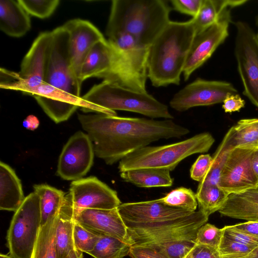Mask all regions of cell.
Returning <instances> with one entry per match:
<instances>
[{
	"label": "cell",
	"instance_id": "6da1fadb",
	"mask_svg": "<svg viewBox=\"0 0 258 258\" xmlns=\"http://www.w3.org/2000/svg\"><path fill=\"white\" fill-rule=\"evenodd\" d=\"M91 140L95 155L112 165L137 150L161 139L180 138L189 130L172 119L119 117L103 113H78Z\"/></svg>",
	"mask_w": 258,
	"mask_h": 258
},
{
	"label": "cell",
	"instance_id": "7a4b0ae2",
	"mask_svg": "<svg viewBox=\"0 0 258 258\" xmlns=\"http://www.w3.org/2000/svg\"><path fill=\"white\" fill-rule=\"evenodd\" d=\"M196 32L191 20L171 21L149 47L147 76L153 86L178 85Z\"/></svg>",
	"mask_w": 258,
	"mask_h": 258
},
{
	"label": "cell",
	"instance_id": "3957f363",
	"mask_svg": "<svg viewBox=\"0 0 258 258\" xmlns=\"http://www.w3.org/2000/svg\"><path fill=\"white\" fill-rule=\"evenodd\" d=\"M170 8L162 0H113L106 35L128 33L150 46L170 22Z\"/></svg>",
	"mask_w": 258,
	"mask_h": 258
},
{
	"label": "cell",
	"instance_id": "277c9868",
	"mask_svg": "<svg viewBox=\"0 0 258 258\" xmlns=\"http://www.w3.org/2000/svg\"><path fill=\"white\" fill-rule=\"evenodd\" d=\"M215 139L208 132L196 135L185 140L159 146H146L123 158L118 166L120 172L140 168L173 170L185 158L208 152Z\"/></svg>",
	"mask_w": 258,
	"mask_h": 258
},
{
	"label": "cell",
	"instance_id": "5b68a950",
	"mask_svg": "<svg viewBox=\"0 0 258 258\" xmlns=\"http://www.w3.org/2000/svg\"><path fill=\"white\" fill-rule=\"evenodd\" d=\"M82 98L88 102L113 111L133 112L151 118H174L166 105L147 92L136 91L106 80L94 85Z\"/></svg>",
	"mask_w": 258,
	"mask_h": 258
},
{
	"label": "cell",
	"instance_id": "8992f818",
	"mask_svg": "<svg viewBox=\"0 0 258 258\" xmlns=\"http://www.w3.org/2000/svg\"><path fill=\"white\" fill-rule=\"evenodd\" d=\"M117 209L128 236L150 233L174 226L195 212L166 205L160 199L123 203Z\"/></svg>",
	"mask_w": 258,
	"mask_h": 258
},
{
	"label": "cell",
	"instance_id": "52a82bcc",
	"mask_svg": "<svg viewBox=\"0 0 258 258\" xmlns=\"http://www.w3.org/2000/svg\"><path fill=\"white\" fill-rule=\"evenodd\" d=\"M41 227L40 200L30 193L15 212L7 231L9 254L13 258H31Z\"/></svg>",
	"mask_w": 258,
	"mask_h": 258
},
{
	"label": "cell",
	"instance_id": "ba28073f",
	"mask_svg": "<svg viewBox=\"0 0 258 258\" xmlns=\"http://www.w3.org/2000/svg\"><path fill=\"white\" fill-rule=\"evenodd\" d=\"M50 32L44 83L81 97L82 84L75 76L71 62L69 32L63 26Z\"/></svg>",
	"mask_w": 258,
	"mask_h": 258
},
{
	"label": "cell",
	"instance_id": "9c48e42d",
	"mask_svg": "<svg viewBox=\"0 0 258 258\" xmlns=\"http://www.w3.org/2000/svg\"><path fill=\"white\" fill-rule=\"evenodd\" d=\"M235 55L244 88L243 94L258 108V39L245 22L235 23Z\"/></svg>",
	"mask_w": 258,
	"mask_h": 258
},
{
	"label": "cell",
	"instance_id": "30bf717a",
	"mask_svg": "<svg viewBox=\"0 0 258 258\" xmlns=\"http://www.w3.org/2000/svg\"><path fill=\"white\" fill-rule=\"evenodd\" d=\"M45 113L55 123L68 120L78 108L85 112L116 116L115 111L98 106L78 97L43 83L31 95Z\"/></svg>",
	"mask_w": 258,
	"mask_h": 258
},
{
	"label": "cell",
	"instance_id": "8fae6325",
	"mask_svg": "<svg viewBox=\"0 0 258 258\" xmlns=\"http://www.w3.org/2000/svg\"><path fill=\"white\" fill-rule=\"evenodd\" d=\"M51 40V32L40 33L22 59L16 81L0 85L3 89L21 91L31 95L34 90L44 83Z\"/></svg>",
	"mask_w": 258,
	"mask_h": 258
},
{
	"label": "cell",
	"instance_id": "7c38bea8",
	"mask_svg": "<svg viewBox=\"0 0 258 258\" xmlns=\"http://www.w3.org/2000/svg\"><path fill=\"white\" fill-rule=\"evenodd\" d=\"M237 94V90L229 82L198 78L176 93L169 105L182 112L194 107L221 103L228 95Z\"/></svg>",
	"mask_w": 258,
	"mask_h": 258
},
{
	"label": "cell",
	"instance_id": "4fadbf2b",
	"mask_svg": "<svg viewBox=\"0 0 258 258\" xmlns=\"http://www.w3.org/2000/svg\"><path fill=\"white\" fill-rule=\"evenodd\" d=\"M67 195L74 216L85 209H112L121 204L116 191L95 176L73 181Z\"/></svg>",
	"mask_w": 258,
	"mask_h": 258
},
{
	"label": "cell",
	"instance_id": "5bb4252c",
	"mask_svg": "<svg viewBox=\"0 0 258 258\" xmlns=\"http://www.w3.org/2000/svg\"><path fill=\"white\" fill-rule=\"evenodd\" d=\"M94 154L93 144L88 134L76 132L69 139L59 155L57 175L66 180L82 178L91 169Z\"/></svg>",
	"mask_w": 258,
	"mask_h": 258
},
{
	"label": "cell",
	"instance_id": "9a60e30c",
	"mask_svg": "<svg viewBox=\"0 0 258 258\" xmlns=\"http://www.w3.org/2000/svg\"><path fill=\"white\" fill-rule=\"evenodd\" d=\"M254 149L237 147L229 152L218 183L229 195L243 192L258 185L251 165Z\"/></svg>",
	"mask_w": 258,
	"mask_h": 258
},
{
	"label": "cell",
	"instance_id": "2e32d148",
	"mask_svg": "<svg viewBox=\"0 0 258 258\" xmlns=\"http://www.w3.org/2000/svg\"><path fill=\"white\" fill-rule=\"evenodd\" d=\"M231 21L229 9L225 10L219 20L205 31L197 34L192 40L183 70L185 81L201 67L228 36Z\"/></svg>",
	"mask_w": 258,
	"mask_h": 258
},
{
	"label": "cell",
	"instance_id": "e0dca14e",
	"mask_svg": "<svg viewBox=\"0 0 258 258\" xmlns=\"http://www.w3.org/2000/svg\"><path fill=\"white\" fill-rule=\"evenodd\" d=\"M62 26L69 34L72 67L79 81L81 67L86 55L95 44L105 38L97 27L87 20L74 19L67 21Z\"/></svg>",
	"mask_w": 258,
	"mask_h": 258
},
{
	"label": "cell",
	"instance_id": "ac0fdd59",
	"mask_svg": "<svg viewBox=\"0 0 258 258\" xmlns=\"http://www.w3.org/2000/svg\"><path fill=\"white\" fill-rule=\"evenodd\" d=\"M74 219L98 235L112 236L130 244L127 228L117 208L109 210L85 209L75 214Z\"/></svg>",
	"mask_w": 258,
	"mask_h": 258
},
{
	"label": "cell",
	"instance_id": "d6986e66",
	"mask_svg": "<svg viewBox=\"0 0 258 258\" xmlns=\"http://www.w3.org/2000/svg\"><path fill=\"white\" fill-rule=\"evenodd\" d=\"M118 60L117 50L107 39L97 42L82 64L79 77L80 83L92 77L110 81L118 70Z\"/></svg>",
	"mask_w": 258,
	"mask_h": 258
},
{
	"label": "cell",
	"instance_id": "ffe728a7",
	"mask_svg": "<svg viewBox=\"0 0 258 258\" xmlns=\"http://www.w3.org/2000/svg\"><path fill=\"white\" fill-rule=\"evenodd\" d=\"M120 54L127 68L144 88L147 76L149 47L128 33L119 34L107 39Z\"/></svg>",
	"mask_w": 258,
	"mask_h": 258
},
{
	"label": "cell",
	"instance_id": "44dd1931",
	"mask_svg": "<svg viewBox=\"0 0 258 258\" xmlns=\"http://www.w3.org/2000/svg\"><path fill=\"white\" fill-rule=\"evenodd\" d=\"M30 15L18 1H0V29L7 35L19 38L31 28Z\"/></svg>",
	"mask_w": 258,
	"mask_h": 258
},
{
	"label": "cell",
	"instance_id": "7402d4cb",
	"mask_svg": "<svg viewBox=\"0 0 258 258\" xmlns=\"http://www.w3.org/2000/svg\"><path fill=\"white\" fill-rule=\"evenodd\" d=\"M218 212L232 218L258 221V185L243 192L229 195Z\"/></svg>",
	"mask_w": 258,
	"mask_h": 258
},
{
	"label": "cell",
	"instance_id": "603a6c76",
	"mask_svg": "<svg viewBox=\"0 0 258 258\" xmlns=\"http://www.w3.org/2000/svg\"><path fill=\"white\" fill-rule=\"evenodd\" d=\"M20 179L9 165L0 162V209L16 212L24 202Z\"/></svg>",
	"mask_w": 258,
	"mask_h": 258
},
{
	"label": "cell",
	"instance_id": "cb8c5ba5",
	"mask_svg": "<svg viewBox=\"0 0 258 258\" xmlns=\"http://www.w3.org/2000/svg\"><path fill=\"white\" fill-rule=\"evenodd\" d=\"M74 212L68 196L59 212L55 236V248L57 258H67L76 249L74 241Z\"/></svg>",
	"mask_w": 258,
	"mask_h": 258
},
{
	"label": "cell",
	"instance_id": "d4e9b609",
	"mask_svg": "<svg viewBox=\"0 0 258 258\" xmlns=\"http://www.w3.org/2000/svg\"><path fill=\"white\" fill-rule=\"evenodd\" d=\"M246 2L245 0H203L198 15L191 19L196 34L205 31L217 22L225 10Z\"/></svg>",
	"mask_w": 258,
	"mask_h": 258
},
{
	"label": "cell",
	"instance_id": "484cf974",
	"mask_svg": "<svg viewBox=\"0 0 258 258\" xmlns=\"http://www.w3.org/2000/svg\"><path fill=\"white\" fill-rule=\"evenodd\" d=\"M170 172L164 169L140 168L120 172V176L124 181L140 187H169L173 183Z\"/></svg>",
	"mask_w": 258,
	"mask_h": 258
},
{
	"label": "cell",
	"instance_id": "4316f807",
	"mask_svg": "<svg viewBox=\"0 0 258 258\" xmlns=\"http://www.w3.org/2000/svg\"><path fill=\"white\" fill-rule=\"evenodd\" d=\"M33 188L39 197L42 226L50 217L59 212L66 194L46 184H35Z\"/></svg>",
	"mask_w": 258,
	"mask_h": 258
},
{
	"label": "cell",
	"instance_id": "83f0119b",
	"mask_svg": "<svg viewBox=\"0 0 258 258\" xmlns=\"http://www.w3.org/2000/svg\"><path fill=\"white\" fill-rule=\"evenodd\" d=\"M58 216L59 212L41 227L31 258H57L55 236Z\"/></svg>",
	"mask_w": 258,
	"mask_h": 258
},
{
	"label": "cell",
	"instance_id": "f1b7e54d",
	"mask_svg": "<svg viewBox=\"0 0 258 258\" xmlns=\"http://www.w3.org/2000/svg\"><path fill=\"white\" fill-rule=\"evenodd\" d=\"M196 195L199 210L208 217L221 209L229 196L218 185H198Z\"/></svg>",
	"mask_w": 258,
	"mask_h": 258
},
{
	"label": "cell",
	"instance_id": "f546056e",
	"mask_svg": "<svg viewBox=\"0 0 258 258\" xmlns=\"http://www.w3.org/2000/svg\"><path fill=\"white\" fill-rule=\"evenodd\" d=\"M131 245L116 237L101 235L94 249L88 253L94 258H123L129 255Z\"/></svg>",
	"mask_w": 258,
	"mask_h": 258
},
{
	"label": "cell",
	"instance_id": "4dcf8cb0",
	"mask_svg": "<svg viewBox=\"0 0 258 258\" xmlns=\"http://www.w3.org/2000/svg\"><path fill=\"white\" fill-rule=\"evenodd\" d=\"M231 128L235 148L258 147V118L241 119Z\"/></svg>",
	"mask_w": 258,
	"mask_h": 258
},
{
	"label": "cell",
	"instance_id": "1f68e13d",
	"mask_svg": "<svg viewBox=\"0 0 258 258\" xmlns=\"http://www.w3.org/2000/svg\"><path fill=\"white\" fill-rule=\"evenodd\" d=\"M227 132L212 157V164L207 175L199 185H218L228 155L234 149L230 135Z\"/></svg>",
	"mask_w": 258,
	"mask_h": 258
},
{
	"label": "cell",
	"instance_id": "d6a6232c",
	"mask_svg": "<svg viewBox=\"0 0 258 258\" xmlns=\"http://www.w3.org/2000/svg\"><path fill=\"white\" fill-rule=\"evenodd\" d=\"M196 237H186L168 241L150 243L143 246L153 248L169 258H184L196 245Z\"/></svg>",
	"mask_w": 258,
	"mask_h": 258
},
{
	"label": "cell",
	"instance_id": "836d02e7",
	"mask_svg": "<svg viewBox=\"0 0 258 258\" xmlns=\"http://www.w3.org/2000/svg\"><path fill=\"white\" fill-rule=\"evenodd\" d=\"M160 200L166 205L191 212H195L198 205L196 194L184 187L172 190Z\"/></svg>",
	"mask_w": 258,
	"mask_h": 258
},
{
	"label": "cell",
	"instance_id": "e575fe53",
	"mask_svg": "<svg viewBox=\"0 0 258 258\" xmlns=\"http://www.w3.org/2000/svg\"><path fill=\"white\" fill-rule=\"evenodd\" d=\"M30 16L45 19L49 17L59 5V0H18Z\"/></svg>",
	"mask_w": 258,
	"mask_h": 258
},
{
	"label": "cell",
	"instance_id": "d590c367",
	"mask_svg": "<svg viewBox=\"0 0 258 258\" xmlns=\"http://www.w3.org/2000/svg\"><path fill=\"white\" fill-rule=\"evenodd\" d=\"M73 234L76 249L87 254L94 249L100 237V235L87 229L75 220Z\"/></svg>",
	"mask_w": 258,
	"mask_h": 258
},
{
	"label": "cell",
	"instance_id": "8d00e7d4",
	"mask_svg": "<svg viewBox=\"0 0 258 258\" xmlns=\"http://www.w3.org/2000/svg\"><path fill=\"white\" fill-rule=\"evenodd\" d=\"M255 247L237 242L223 236L218 250L221 258H245Z\"/></svg>",
	"mask_w": 258,
	"mask_h": 258
},
{
	"label": "cell",
	"instance_id": "74e56055",
	"mask_svg": "<svg viewBox=\"0 0 258 258\" xmlns=\"http://www.w3.org/2000/svg\"><path fill=\"white\" fill-rule=\"evenodd\" d=\"M223 236V228L220 229L214 225L206 223L198 230L196 236V243L218 249Z\"/></svg>",
	"mask_w": 258,
	"mask_h": 258
},
{
	"label": "cell",
	"instance_id": "f35d334b",
	"mask_svg": "<svg viewBox=\"0 0 258 258\" xmlns=\"http://www.w3.org/2000/svg\"><path fill=\"white\" fill-rule=\"evenodd\" d=\"M213 158L209 154L200 155L190 169V178L201 182L207 175L212 164Z\"/></svg>",
	"mask_w": 258,
	"mask_h": 258
},
{
	"label": "cell",
	"instance_id": "ab89813d",
	"mask_svg": "<svg viewBox=\"0 0 258 258\" xmlns=\"http://www.w3.org/2000/svg\"><path fill=\"white\" fill-rule=\"evenodd\" d=\"M223 236L228 239L245 245L257 247L258 238L244 233L233 225L225 226L223 228Z\"/></svg>",
	"mask_w": 258,
	"mask_h": 258
},
{
	"label": "cell",
	"instance_id": "60d3db41",
	"mask_svg": "<svg viewBox=\"0 0 258 258\" xmlns=\"http://www.w3.org/2000/svg\"><path fill=\"white\" fill-rule=\"evenodd\" d=\"M171 3L175 10L194 18L200 10L203 0H172Z\"/></svg>",
	"mask_w": 258,
	"mask_h": 258
},
{
	"label": "cell",
	"instance_id": "b9f144b4",
	"mask_svg": "<svg viewBox=\"0 0 258 258\" xmlns=\"http://www.w3.org/2000/svg\"><path fill=\"white\" fill-rule=\"evenodd\" d=\"M129 255L132 258H169L153 248L143 245L131 246Z\"/></svg>",
	"mask_w": 258,
	"mask_h": 258
},
{
	"label": "cell",
	"instance_id": "7bdbcfd3",
	"mask_svg": "<svg viewBox=\"0 0 258 258\" xmlns=\"http://www.w3.org/2000/svg\"><path fill=\"white\" fill-rule=\"evenodd\" d=\"M192 258H221L218 249L196 244L190 251Z\"/></svg>",
	"mask_w": 258,
	"mask_h": 258
},
{
	"label": "cell",
	"instance_id": "ee69618b",
	"mask_svg": "<svg viewBox=\"0 0 258 258\" xmlns=\"http://www.w3.org/2000/svg\"><path fill=\"white\" fill-rule=\"evenodd\" d=\"M222 108L225 112L238 111L245 105V101L238 94L228 95L224 100Z\"/></svg>",
	"mask_w": 258,
	"mask_h": 258
},
{
	"label": "cell",
	"instance_id": "f6af8a7d",
	"mask_svg": "<svg viewBox=\"0 0 258 258\" xmlns=\"http://www.w3.org/2000/svg\"><path fill=\"white\" fill-rule=\"evenodd\" d=\"M233 226L244 233L258 238V221H248L234 225Z\"/></svg>",
	"mask_w": 258,
	"mask_h": 258
},
{
	"label": "cell",
	"instance_id": "bcb514c9",
	"mask_svg": "<svg viewBox=\"0 0 258 258\" xmlns=\"http://www.w3.org/2000/svg\"><path fill=\"white\" fill-rule=\"evenodd\" d=\"M39 124L38 118L33 115L28 116L23 121V125L27 129L34 130Z\"/></svg>",
	"mask_w": 258,
	"mask_h": 258
},
{
	"label": "cell",
	"instance_id": "7dc6e473",
	"mask_svg": "<svg viewBox=\"0 0 258 258\" xmlns=\"http://www.w3.org/2000/svg\"><path fill=\"white\" fill-rule=\"evenodd\" d=\"M251 165L253 172L258 180V147L253 151L251 158Z\"/></svg>",
	"mask_w": 258,
	"mask_h": 258
},
{
	"label": "cell",
	"instance_id": "c3c4849f",
	"mask_svg": "<svg viewBox=\"0 0 258 258\" xmlns=\"http://www.w3.org/2000/svg\"><path fill=\"white\" fill-rule=\"evenodd\" d=\"M83 252L75 249L72 250L67 258H83Z\"/></svg>",
	"mask_w": 258,
	"mask_h": 258
},
{
	"label": "cell",
	"instance_id": "681fc988",
	"mask_svg": "<svg viewBox=\"0 0 258 258\" xmlns=\"http://www.w3.org/2000/svg\"><path fill=\"white\" fill-rule=\"evenodd\" d=\"M245 258H258V246Z\"/></svg>",
	"mask_w": 258,
	"mask_h": 258
},
{
	"label": "cell",
	"instance_id": "f907efd6",
	"mask_svg": "<svg viewBox=\"0 0 258 258\" xmlns=\"http://www.w3.org/2000/svg\"><path fill=\"white\" fill-rule=\"evenodd\" d=\"M0 258H13L9 254H3L1 253L0 255Z\"/></svg>",
	"mask_w": 258,
	"mask_h": 258
},
{
	"label": "cell",
	"instance_id": "816d5d0a",
	"mask_svg": "<svg viewBox=\"0 0 258 258\" xmlns=\"http://www.w3.org/2000/svg\"><path fill=\"white\" fill-rule=\"evenodd\" d=\"M184 258H192L191 255L190 254V252Z\"/></svg>",
	"mask_w": 258,
	"mask_h": 258
},
{
	"label": "cell",
	"instance_id": "f5cc1de1",
	"mask_svg": "<svg viewBox=\"0 0 258 258\" xmlns=\"http://www.w3.org/2000/svg\"><path fill=\"white\" fill-rule=\"evenodd\" d=\"M255 24H256V26H258V15L256 16V19H255Z\"/></svg>",
	"mask_w": 258,
	"mask_h": 258
},
{
	"label": "cell",
	"instance_id": "db71d44e",
	"mask_svg": "<svg viewBox=\"0 0 258 258\" xmlns=\"http://www.w3.org/2000/svg\"><path fill=\"white\" fill-rule=\"evenodd\" d=\"M256 37H257V38L258 39V33L256 34Z\"/></svg>",
	"mask_w": 258,
	"mask_h": 258
}]
</instances>
